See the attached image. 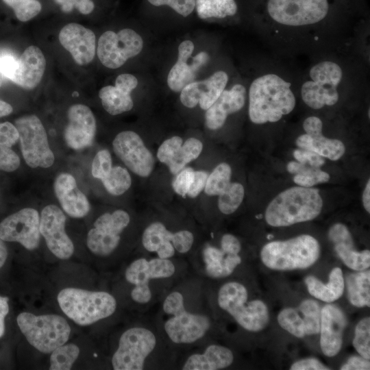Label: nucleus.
<instances>
[{"mask_svg":"<svg viewBox=\"0 0 370 370\" xmlns=\"http://www.w3.org/2000/svg\"><path fill=\"white\" fill-rule=\"evenodd\" d=\"M155 308L154 321L177 356L211 341L214 314L202 279L190 273L165 293Z\"/></svg>","mask_w":370,"mask_h":370,"instance_id":"f257e3e1","label":"nucleus"},{"mask_svg":"<svg viewBox=\"0 0 370 370\" xmlns=\"http://www.w3.org/2000/svg\"><path fill=\"white\" fill-rule=\"evenodd\" d=\"M177 358L148 312L121 333L111 365L114 370L175 369Z\"/></svg>","mask_w":370,"mask_h":370,"instance_id":"f03ea898","label":"nucleus"},{"mask_svg":"<svg viewBox=\"0 0 370 370\" xmlns=\"http://www.w3.org/2000/svg\"><path fill=\"white\" fill-rule=\"evenodd\" d=\"M190 273L184 259H162L149 255L129 262L123 278L130 286L129 297L143 314L152 311L165 293Z\"/></svg>","mask_w":370,"mask_h":370,"instance_id":"7ed1b4c3","label":"nucleus"},{"mask_svg":"<svg viewBox=\"0 0 370 370\" xmlns=\"http://www.w3.org/2000/svg\"><path fill=\"white\" fill-rule=\"evenodd\" d=\"M290 78L282 71L269 69L254 78L248 90V114L257 125L277 123L296 106Z\"/></svg>","mask_w":370,"mask_h":370,"instance_id":"20e7f679","label":"nucleus"},{"mask_svg":"<svg viewBox=\"0 0 370 370\" xmlns=\"http://www.w3.org/2000/svg\"><path fill=\"white\" fill-rule=\"evenodd\" d=\"M352 79L350 69L340 58L332 55L320 58L301 79V98L314 110L334 106L344 88L355 86Z\"/></svg>","mask_w":370,"mask_h":370,"instance_id":"39448f33","label":"nucleus"},{"mask_svg":"<svg viewBox=\"0 0 370 370\" xmlns=\"http://www.w3.org/2000/svg\"><path fill=\"white\" fill-rule=\"evenodd\" d=\"M266 10L273 26L267 32L278 38H294L315 36L314 29L329 15L330 3L328 0H268Z\"/></svg>","mask_w":370,"mask_h":370,"instance_id":"423d86ee","label":"nucleus"},{"mask_svg":"<svg viewBox=\"0 0 370 370\" xmlns=\"http://www.w3.org/2000/svg\"><path fill=\"white\" fill-rule=\"evenodd\" d=\"M323 200L317 188L294 186L278 194L268 205L265 220L273 227L308 221L321 212Z\"/></svg>","mask_w":370,"mask_h":370,"instance_id":"0eeeda50","label":"nucleus"},{"mask_svg":"<svg viewBox=\"0 0 370 370\" xmlns=\"http://www.w3.org/2000/svg\"><path fill=\"white\" fill-rule=\"evenodd\" d=\"M216 308L229 315L241 328L257 332L269 321L267 305L260 299L249 300V292L243 283L230 280L217 288L214 296Z\"/></svg>","mask_w":370,"mask_h":370,"instance_id":"6e6552de","label":"nucleus"},{"mask_svg":"<svg viewBox=\"0 0 370 370\" xmlns=\"http://www.w3.org/2000/svg\"><path fill=\"white\" fill-rule=\"evenodd\" d=\"M57 299L63 312L79 325H89L111 317L118 306L115 297L104 291L66 288L60 291Z\"/></svg>","mask_w":370,"mask_h":370,"instance_id":"1a4fd4ad","label":"nucleus"},{"mask_svg":"<svg viewBox=\"0 0 370 370\" xmlns=\"http://www.w3.org/2000/svg\"><path fill=\"white\" fill-rule=\"evenodd\" d=\"M320 247L317 240L302 234L286 241H275L261 249L262 263L271 269L286 271L306 269L319 258Z\"/></svg>","mask_w":370,"mask_h":370,"instance_id":"9d476101","label":"nucleus"},{"mask_svg":"<svg viewBox=\"0 0 370 370\" xmlns=\"http://www.w3.org/2000/svg\"><path fill=\"white\" fill-rule=\"evenodd\" d=\"M140 242L147 255L187 260L193 252L195 236L190 230H171L163 222L153 221L143 230Z\"/></svg>","mask_w":370,"mask_h":370,"instance_id":"9b49d317","label":"nucleus"},{"mask_svg":"<svg viewBox=\"0 0 370 370\" xmlns=\"http://www.w3.org/2000/svg\"><path fill=\"white\" fill-rule=\"evenodd\" d=\"M16 321L28 343L44 354L65 344L71 333L66 320L58 314L35 315L25 312L18 315Z\"/></svg>","mask_w":370,"mask_h":370,"instance_id":"f8f14e48","label":"nucleus"},{"mask_svg":"<svg viewBox=\"0 0 370 370\" xmlns=\"http://www.w3.org/2000/svg\"><path fill=\"white\" fill-rule=\"evenodd\" d=\"M21 153L27 164L32 168H49L55 156L50 148L46 130L39 118L25 115L15 121Z\"/></svg>","mask_w":370,"mask_h":370,"instance_id":"ddd939ff","label":"nucleus"},{"mask_svg":"<svg viewBox=\"0 0 370 370\" xmlns=\"http://www.w3.org/2000/svg\"><path fill=\"white\" fill-rule=\"evenodd\" d=\"M130 220V214L123 210L100 215L88 232L86 245L89 250L101 258L110 256L119 246L121 235Z\"/></svg>","mask_w":370,"mask_h":370,"instance_id":"4468645a","label":"nucleus"},{"mask_svg":"<svg viewBox=\"0 0 370 370\" xmlns=\"http://www.w3.org/2000/svg\"><path fill=\"white\" fill-rule=\"evenodd\" d=\"M143 46L141 36L132 29H123L118 33L109 30L99 37L97 53L103 66L117 69L139 54Z\"/></svg>","mask_w":370,"mask_h":370,"instance_id":"2eb2a0df","label":"nucleus"},{"mask_svg":"<svg viewBox=\"0 0 370 370\" xmlns=\"http://www.w3.org/2000/svg\"><path fill=\"white\" fill-rule=\"evenodd\" d=\"M234 361V354L230 348L210 341L180 354L175 369L220 370L230 367Z\"/></svg>","mask_w":370,"mask_h":370,"instance_id":"dca6fc26","label":"nucleus"},{"mask_svg":"<svg viewBox=\"0 0 370 370\" xmlns=\"http://www.w3.org/2000/svg\"><path fill=\"white\" fill-rule=\"evenodd\" d=\"M0 238L3 241L17 242L28 250L40 243V216L32 208H25L5 218L0 223Z\"/></svg>","mask_w":370,"mask_h":370,"instance_id":"f3484780","label":"nucleus"},{"mask_svg":"<svg viewBox=\"0 0 370 370\" xmlns=\"http://www.w3.org/2000/svg\"><path fill=\"white\" fill-rule=\"evenodd\" d=\"M112 147L115 154L134 173L143 177L151 173L153 156L138 134L129 130L120 132L113 140Z\"/></svg>","mask_w":370,"mask_h":370,"instance_id":"a211bd4d","label":"nucleus"},{"mask_svg":"<svg viewBox=\"0 0 370 370\" xmlns=\"http://www.w3.org/2000/svg\"><path fill=\"white\" fill-rule=\"evenodd\" d=\"M66 217L56 205L45 206L40 217V232L50 251L62 260L70 258L74 245L65 231Z\"/></svg>","mask_w":370,"mask_h":370,"instance_id":"6ab92c4d","label":"nucleus"},{"mask_svg":"<svg viewBox=\"0 0 370 370\" xmlns=\"http://www.w3.org/2000/svg\"><path fill=\"white\" fill-rule=\"evenodd\" d=\"M323 126L319 117H307L302 124L305 134L298 136L295 143L299 148L312 151L323 158L338 160L345 152V145L340 140L324 136Z\"/></svg>","mask_w":370,"mask_h":370,"instance_id":"aec40b11","label":"nucleus"},{"mask_svg":"<svg viewBox=\"0 0 370 370\" xmlns=\"http://www.w3.org/2000/svg\"><path fill=\"white\" fill-rule=\"evenodd\" d=\"M67 117L69 121L64 134L66 145L75 150L92 145L97 124L91 110L87 106L75 104L69 108Z\"/></svg>","mask_w":370,"mask_h":370,"instance_id":"412c9836","label":"nucleus"},{"mask_svg":"<svg viewBox=\"0 0 370 370\" xmlns=\"http://www.w3.org/2000/svg\"><path fill=\"white\" fill-rule=\"evenodd\" d=\"M229 76L224 71H217L202 81H193L180 91L182 103L193 108L197 104L204 110L219 98L228 83Z\"/></svg>","mask_w":370,"mask_h":370,"instance_id":"4be33fe9","label":"nucleus"},{"mask_svg":"<svg viewBox=\"0 0 370 370\" xmlns=\"http://www.w3.org/2000/svg\"><path fill=\"white\" fill-rule=\"evenodd\" d=\"M59 40L79 65L90 63L95 56V35L80 24L72 23L63 27L59 33Z\"/></svg>","mask_w":370,"mask_h":370,"instance_id":"5701e85b","label":"nucleus"},{"mask_svg":"<svg viewBox=\"0 0 370 370\" xmlns=\"http://www.w3.org/2000/svg\"><path fill=\"white\" fill-rule=\"evenodd\" d=\"M194 51V44L190 40L183 41L178 47V58L170 70L167 77V84L171 90L180 92L189 83L194 81L197 72L207 63L209 56L202 51L192 58L191 64L188 61Z\"/></svg>","mask_w":370,"mask_h":370,"instance_id":"b1692460","label":"nucleus"},{"mask_svg":"<svg viewBox=\"0 0 370 370\" xmlns=\"http://www.w3.org/2000/svg\"><path fill=\"white\" fill-rule=\"evenodd\" d=\"M346 325V317L336 306L328 304L321 309L320 345L326 356H334L340 352Z\"/></svg>","mask_w":370,"mask_h":370,"instance_id":"393cba45","label":"nucleus"},{"mask_svg":"<svg viewBox=\"0 0 370 370\" xmlns=\"http://www.w3.org/2000/svg\"><path fill=\"white\" fill-rule=\"evenodd\" d=\"M247 89L241 84H235L225 89L214 103L206 110L205 124L212 130L221 128L229 115L240 111L245 106Z\"/></svg>","mask_w":370,"mask_h":370,"instance_id":"a878e982","label":"nucleus"},{"mask_svg":"<svg viewBox=\"0 0 370 370\" xmlns=\"http://www.w3.org/2000/svg\"><path fill=\"white\" fill-rule=\"evenodd\" d=\"M138 79L132 74L119 75L115 86H106L100 89L99 97L104 110L111 115L130 111L134 106L131 92L137 86Z\"/></svg>","mask_w":370,"mask_h":370,"instance_id":"bb28decb","label":"nucleus"},{"mask_svg":"<svg viewBox=\"0 0 370 370\" xmlns=\"http://www.w3.org/2000/svg\"><path fill=\"white\" fill-rule=\"evenodd\" d=\"M53 188L60 204L67 214L76 219L88 214L90 209L88 199L78 188L71 174H59L54 181Z\"/></svg>","mask_w":370,"mask_h":370,"instance_id":"cd10ccee","label":"nucleus"},{"mask_svg":"<svg viewBox=\"0 0 370 370\" xmlns=\"http://www.w3.org/2000/svg\"><path fill=\"white\" fill-rule=\"evenodd\" d=\"M328 237L334 244L336 253L347 267L356 271L369 267V250L358 251L355 249L352 234L345 225L334 224L329 230Z\"/></svg>","mask_w":370,"mask_h":370,"instance_id":"c85d7f7f","label":"nucleus"},{"mask_svg":"<svg viewBox=\"0 0 370 370\" xmlns=\"http://www.w3.org/2000/svg\"><path fill=\"white\" fill-rule=\"evenodd\" d=\"M45 67L46 60L42 51L36 46H29L17 59L10 80L23 88L33 89L41 81Z\"/></svg>","mask_w":370,"mask_h":370,"instance_id":"c756f323","label":"nucleus"},{"mask_svg":"<svg viewBox=\"0 0 370 370\" xmlns=\"http://www.w3.org/2000/svg\"><path fill=\"white\" fill-rule=\"evenodd\" d=\"M309 293L314 297L325 302H332L340 298L345 288V280L342 270L339 267H334L329 275L327 284L323 283L312 275L305 279Z\"/></svg>","mask_w":370,"mask_h":370,"instance_id":"7c9ffc66","label":"nucleus"},{"mask_svg":"<svg viewBox=\"0 0 370 370\" xmlns=\"http://www.w3.org/2000/svg\"><path fill=\"white\" fill-rule=\"evenodd\" d=\"M347 278V296L350 303L356 307L370 306V271H358Z\"/></svg>","mask_w":370,"mask_h":370,"instance_id":"2f4dec72","label":"nucleus"},{"mask_svg":"<svg viewBox=\"0 0 370 370\" xmlns=\"http://www.w3.org/2000/svg\"><path fill=\"white\" fill-rule=\"evenodd\" d=\"M287 171L294 174V182L303 187H312L316 184L325 183L330 175L320 168H315L297 161H291L286 165Z\"/></svg>","mask_w":370,"mask_h":370,"instance_id":"473e14b6","label":"nucleus"},{"mask_svg":"<svg viewBox=\"0 0 370 370\" xmlns=\"http://www.w3.org/2000/svg\"><path fill=\"white\" fill-rule=\"evenodd\" d=\"M195 5L199 17L203 19L223 18L234 16L237 12L234 0H197Z\"/></svg>","mask_w":370,"mask_h":370,"instance_id":"72a5a7b5","label":"nucleus"},{"mask_svg":"<svg viewBox=\"0 0 370 370\" xmlns=\"http://www.w3.org/2000/svg\"><path fill=\"white\" fill-rule=\"evenodd\" d=\"M203 149L202 143L195 138H188L182 143L167 164L170 171L176 175L190 162L195 160Z\"/></svg>","mask_w":370,"mask_h":370,"instance_id":"f704fd0d","label":"nucleus"},{"mask_svg":"<svg viewBox=\"0 0 370 370\" xmlns=\"http://www.w3.org/2000/svg\"><path fill=\"white\" fill-rule=\"evenodd\" d=\"M232 169L225 162L218 164L208 174L204 188L206 194L210 196L220 195L230 184Z\"/></svg>","mask_w":370,"mask_h":370,"instance_id":"c9c22d12","label":"nucleus"},{"mask_svg":"<svg viewBox=\"0 0 370 370\" xmlns=\"http://www.w3.org/2000/svg\"><path fill=\"white\" fill-rule=\"evenodd\" d=\"M101 182L110 194L119 196L130 188L132 178L126 169L115 166L112 167L110 173Z\"/></svg>","mask_w":370,"mask_h":370,"instance_id":"e433bc0d","label":"nucleus"},{"mask_svg":"<svg viewBox=\"0 0 370 370\" xmlns=\"http://www.w3.org/2000/svg\"><path fill=\"white\" fill-rule=\"evenodd\" d=\"M245 195L243 186L238 182H230L228 186L219 195L218 208L224 214L234 213L241 204Z\"/></svg>","mask_w":370,"mask_h":370,"instance_id":"4c0bfd02","label":"nucleus"},{"mask_svg":"<svg viewBox=\"0 0 370 370\" xmlns=\"http://www.w3.org/2000/svg\"><path fill=\"white\" fill-rule=\"evenodd\" d=\"M79 354L75 344L62 345L56 348L50 356V370H69Z\"/></svg>","mask_w":370,"mask_h":370,"instance_id":"58836bf2","label":"nucleus"},{"mask_svg":"<svg viewBox=\"0 0 370 370\" xmlns=\"http://www.w3.org/2000/svg\"><path fill=\"white\" fill-rule=\"evenodd\" d=\"M301 314L302 316L295 308H286L278 314V321L284 330L292 335L297 338H304L306 335L304 317L302 313Z\"/></svg>","mask_w":370,"mask_h":370,"instance_id":"ea45409f","label":"nucleus"},{"mask_svg":"<svg viewBox=\"0 0 370 370\" xmlns=\"http://www.w3.org/2000/svg\"><path fill=\"white\" fill-rule=\"evenodd\" d=\"M298 310L304 317L306 335L319 333L321 309L319 304L312 299H305L300 304Z\"/></svg>","mask_w":370,"mask_h":370,"instance_id":"a19ab883","label":"nucleus"},{"mask_svg":"<svg viewBox=\"0 0 370 370\" xmlns=\"http://www.w3.org/2000/svg\"><path fill=\"white\" fill-rule=\"evenodd\" d=\"M353 345L360 356L370 358V319H361L356 326Z\"/></svg>","mask_w":370,"mask_h":370,"instance_id":"79ce46f5","label":"nucleus"},{"mask_svg":"<svg viewBox=\"0 0 370 370\" xmlns=\"http://www.w3.org/2000/svg\"><path fill=\"white\" fill-rule=\"evenodd\" d=\"M12 8L16 17L22 22L29 21L40 12L42 5L38 0H2Z\"/></svg>","mask_w":370,"mask_h":370,"instance_id":"37998d69","label":"nucleus"},{"mask_svg":"<svg viewBox=\"0 0 370 370\" xmlns=\"http://www.w3.org/2000/svg\"><path fill=\"white\" fill-rule=\"evenodd\" d=\"M112 165V156L107 149L99 151L92 163L91 173L95 178L102 180L110 173Z\"/></svg>","mask_w":370,"mask_h":370,"instance_id":"c03bdc74","label":"nucleus"},{"mask_svg":"<svg viewBox=\"0 0 370 370\" xmlns=\"http://www.w3.org/2000/svg\"><path fill=\"white\" fill-rule=\"evenodd\" d=\"M182 143V138L177 136L166 139L158 149V159L162 163L167 165Z\"/></svg>","mask_w":370,"mask_h":370,"instance_id":"a18cd8bd","label":"nucleus"},{"mask_svg":"<svg viewBox=\"0 0 370 370\" xmlns=\"http://www.w3.org/2000/svg\"><path fill=\"white\" fill-rule=\"evenodd\" d=\"M20 164V158L12 147L0 145L1 171L12 172L19 167Z\"/></svg>","mask_w":370,"mask_h":370,"instance_id":"49530a36","label":"nucleus"},{"mask_svg":"<svg viewBox=\"0 0 370 370\" xmlns=\"http://www.w3.org/2000/svg\"><path fill=\"white\" fill-rule=\"evenodd\" d=\"M148 1L155 6L167 5L184 17L190 14L195 7V0H148Z\"/></svg>","mask_w":370,"mask_h":370,"instance_id":"de8ad7c7","label":"nucleus"},{"mask_svg":"<svg viewBox=\"0 0 370 370\" xmlns=\"http://www.w3.org/2000/svg\"><path fill=\"white\" fill-rule=\"evenodd\" d=\"M194 170L190 168H184L176 174L173 181L172 186L174 191L184 197L188 191L193 178Z\"/></svg>","mask_w":370,"mask_h":370,"instance_id":"09e8293b","label":"nucleus"},{"mask_svg":"<svg viewBox=\"0 0 370 370\" xmlns=\"http://www.w3.org/2000/svg\"><path fill=\"white\" fill-rule=\"evenodd\" d=\"M293 156L297 162L315 168H320L325 164L324 158L307 149L301 148L295 149Z\"/></svg>","mask_w":370,"mask_h":370,"instance_id":"8fccbe9b","label":"nucleus"},{"mask_svg":"<svg viewBox=\"0 0 370 370\" xmlns=\"http://www.w3.org/2000/svg\"><path fill=\"white\" fill-rule=\"evenodd\" d=\"M61 5L62 10L65 12H71L76 8L80 13L88 14L94 9V3L91 0H55Z\"/></svg>","mask_w":370,"mask_h":370,"instance_id":"3c124183","label":"nucleus"},{"mask_svg":"<svg viewBox=\"0 0 370 370\" xmlns=\"http://www.w3.org/2000/svg\"><path fill=\"white\" fill-rule=\"evenodd\" d=\"M19 140L15 125L10 122L0 123V145L12 147Z\"/></svg>","mask_w":370,"mask_h":370,"instance_id":"603ef678","label":"nucleus"},{"mask_svg":"<svg viewBox=\"0 0 370 370\" xmlns=\"http://www.w3.org/2000/svg\"><path fill=\"white\" fill-rule=\"evenodd\" d=\"M208 176V173L205 171H194L193 178L187 193L189 197L195 198L204 190Z\"/></svg>","mask_w":370,"mask_h":370,"instance_id":"864d4df0","label":"nucleus"},{"mask_svg":"<svg viewBox=\"0 0 370 370\" xmlns=\"http://www.w3.org/2000/svg\"><path fill=\"white\" fill-rule=\"evenodd\" d=\"M291 370H328L329 367L315 358H308L294 362L290 367Z\"/></svg>","mask_w":370,"mask_h":370,"instance_id":"5fc2aeb1","label":"nucleus"},{"mask_svg":"<svg viewBox=\"0 0 370 370\" xmlns=\"http://www.w3.org/2000/svg\"><path fill=\"white\" fill-rule=\"evenodd\" d=\"M220 246L223 249L231 253L240 254L241 251L240 241L232 234H225L221 236Z\"/></svg>","mask_w":370,"mask_h":370,"instance_id":"6e6d98bb","label":"nucleus"},{"mask_svg":"<svg viewBox=\"0 0 370 370\" xmlns=\"http://www.w3.org/2000/svg\"><path fill=\"white\" fill-rule=\"evenodd\" d=\"M340 369L341 370H369L370 369L369 360L362 356H353Z\"/></svg>","mask_w":370,"mask_h":370,"instance_id":"4d7b16f0","label":"nucleus"},{"mask_svg":"<svg viewBox=\"0 0 370 370\" xmlns=\"http://www.w3.org/2000/svg\"><path fill=\"white\" fill-rule=\"evenodd\" d=\"M17 63V59L10 55L0 57V73L9 79H11Z\"/></svg>","mask_w":370,"mask_h":370,"instance_id":"13d9d810","label":"nucleus"},{"mask_svg":"<svg viewBox=\"0 0 370 370\" xmlns=\"http://www.w3.org/2000/svg\"><path fill=\"white\" fill-rule=\"evenodd\" d=\"M9 312L8 298L0 295V338L5 331V318Z\"/></svg>","mask_w":370,"mask_h":370,"instance_id":"bf43d9fd","label":"nucleus"},{"mask_svg":"<svg viewBox=\"0 0 370 370\" xmlns=\"http://www.w3.org/2000/svg\"><path fill=\"white\" fill-rule=\"evenodd\" d=\"M362 204L366 211L370 212V180L367 181L362 193Z\"/></svg>","mask_w":370,"mask_h":370,"instance_id":"052dcab7","label":"nucleus"},{"mask_svg":"<svg viewBox=\"0 0 370 370\" xmlns=\"http://www.w3.org/2000/svg\"><path fill=\"white\" fill-rule=\"evenodd\" d=\"M1 85L0 81V86ZM13 111L12 106L0 99V118L10 114Z\"/></svg>","mask_w":370,"mask_h":370,"instance_id":"680f3d73","label":"nucleus"},{"mask_svg":"<svg viewBox=\"0 0 370 370\" xmlns=\"http://www.w3.org/2000/svg\"><path fill=\"white\" fill-rule=\"evenodd\" d=\"M8 257V249L4 241L0 238V269L3 266Z\"/></svg>","mask_w":370,"mask_h":370,"instance_id":"e2e57ef3","label":"nucleus"}]
</instances>
